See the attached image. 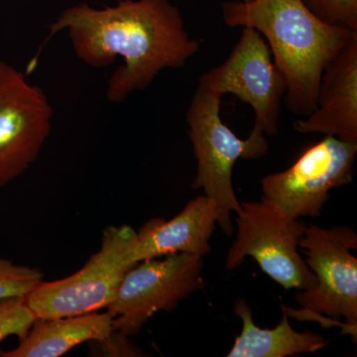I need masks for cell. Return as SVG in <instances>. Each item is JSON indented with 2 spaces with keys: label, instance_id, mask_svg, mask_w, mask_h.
Segmentation results:
<instances>
[{
  "label": "cell",
  "instance_id": "8",
  "mask_svg": "<svg viewBox=\"0 0 357 357\" xmlns=\"http://www.w3.org/2000/svg\"><path fill=\"white\" fill-rule=\"evenodd\" d=\"M356 154L357 143L326 135L307 147L292 166L263 178L262 199L292 218L319 217L330 192L354 180Z\"/></svg>",
  "mask_w": 357,
  "mask_h": 357
},
{
  "label": "cell",
  "instance_id": "6",
  "mask_svg": "<svg viewBox=\"0 0 357 357\" xmlns=\"http://www.w3.org/2000/svg\"><path fill=\"white\" fill-rule=\"evenodd\" d=\"M138 262L124 275L107 307L114 332L132 337L154 314L172 311L204 288L203 257L178 253Z\"/></svg>",
  "mask_w": 357,
  "mask_h": 357
},
{
  "label": "cell",
  "instance_id": "10",
  "mask_svg": "<svg viewBox=\"0 0 357 357\" xmlns=\"http://www.w3.org/2000/svg\"><path fill=\"white\" fill-rule=\"evenodd\" d=\"M53 109L43 89L0 62V187L36 161L52 130Z\"/></svg>",
  "mask_w": 357,
  "mask_h": 357
},
{
  "label": "cell",
  "instance_id": "7",
  "mask_svg": "<svg viewBox=\"0 0 357 357\" xmlns=\"http://www.w3.org/2000/svg\"><path fill=\"white\" fill-rule=\"evenodd\" d=\"M299 248L306 253V263L316 276V284L298 291L296 301L301 316H326V319L356 328L357 325V234L347 227L324 229L311 225L305 229Z\"/></svg>",
  "mask_w": 357,
  "mask_h": 357
},
{
  "label": "cell",
  "instance_id": "16",
  "mask_svg": "<svg viewBox=\"0 0 357 357\" xmlns=\"http://www.w3.org/2000/svg\"><path fill=\"white\" fill-rule=\"evenodd\" d=\"M35 319L25 298L0 301V344L10 337H24Z\"/></svg>",
  "mask_w": 357,
  "mask_h": 357
},
{
  "label": "cell",
  "instance_id": "3",
  "mask_svg": "<svg viewBox=\"0 0 357 357\" xmlns=\"http://www.w3.org/2000/svg\"><path fill=\"white\" fill-rule=\"evenodd\" d=\"M222 96L197 88L187 112L189 136L197 159L195 190L215 204L217 223L227 236L234 234L231 211L241 206L232 184V171L238 159H259L268 153L266 136L252 129L246 139L237 137L220 117Z\"/></svg>",
  "mask_w": 357,
  "mask_h": 357
},
{
  "label": "cell",
  "instance_id": "9",
  "mask_svg": "<svg viewBox=\"0 0 357 357\" xmlns=\"http://www.w3.org/2000/svg\"><path fill=\"white\" fill-rule=\"evenodd\" d=\"M198 86L222 96H236L255 110L253 129L270 137L278 132L281 100L287 84L257 30L243 27L227 60L204 73Z\"/></svg>",
  "mask_w": 357,
  "mask_h": 357
},
{
  "label": "cell",
  "instance_id": "1",
  "mask_svg": "<svg viewBox=\"0 0 357 357\" xmlns=\"http://www.w3.org/2000/svg\"><path fill=\"white\" fill-rule=\"evenodd\" d=\"M64 30L89 67L102 69L123 59L107 83V98L114 103L147 89L162 70L184 67L199 50L170 0H119L102 8L79 4L52 23L47 40Z\"/></svg>",
  "mask_w": 357,
  "mask_h": 357
},
{
  "label": "cell",
  "instance_id": "5",
  "mask_svg": "<svg viewBox=\"0 0 357 357\" xmlns=\"http://www.w3.org/2000/svg\"><path fill=\"white\" fill-rule=\"evenodd\" d=\"M241 206L236 213V241L227 252V269H236L249 256L286 290L312 288L316 276L298 250L307 227L305 223L288 217L265 199L241 203Z\"/></svg>",
  "mask_w": 357,
  "mask_h": 357
},
{
  "label": "cell",
  "instance_id": "4",
  "mask_svg": "<svg viewBox=\"0 0 357 357\" xmlns=\"http://www.w3.org/2000/svg\"><path fill=\"white\" fill-rule=\"evenodd\" d=\"M137 231L129 225H110L102 245L76 273L45 282L33 289L25 302L36 319L77 316L107 309L124 275L134 265Z\"/></svg>",
  "mask_w": 357,
  "mask_h": 357
},
{
  "label": "cell",
  "instance_id": "17",
  "mask_svg": "<svg viewBox=\"0 0 357 357\" xmlns=\"http://www.w3.org/2000/svg\"><path fill=\"white\" fill-rule=\"evenodd\" d=\"M319 20L357 31V0H303Z\"/></svg>",
  "mask_w": 357,
  "mask_h": 357
},
{
  "label": "cell",
  "instance_id": "13",
  "mask_svg": "<svg viewBox=\"0 0 357 357\" xmlns=\"http://www.w3.org/2000/svg\"><path fill=\"white\" fill-rule=\"evenodd\" d=\"M112 333V318L107 312L36 319L17 347L0 352V356L60 357L77 345L100 342Z\"/></svg>",
  "mask_w": 357,
  "mask_h": 357
},
{
  "label": "cell",
  "instance_id": "15",
  "mask_svg": "<svg viewBox=\"0 0 357 357\" xmlns=\"http://www.w3.org/2000/svg\"><path fill=\"white\" fill-rule=\"evenodd\" d=\"M43 277L37 268L0 257V301L25 298L43 281Z\"/></svg>",
  "mask_w": 357,
  "mask_h": 357
},
{
  "label": "cell",
  "instance_id": "2",
  "mask_svg": "<svg viewBox=\"0 0 357 357\" xmlns=\"http://www.w3.org/2000/svg\"><path fill=\"white\" fill-rule=\"evenodd\" d=\"M229 27H251L266 39L275 64L287 84L286 105L306 117L316 109L321 76L357 31L319 20L303 0L225 2Z\"/></svg>",
  "mask_w": 357,
  "mask_h": 357
},
{
  "label": "cell",
  "instance_id": "12",
  "mask_svg": "<svg viewBox=\"0 0 357 357\" xmlns=\"http://www.w3.org/2000/svg\"><path fill=\"white\" fill-rule=\"evenodd\" d=\"M217 225L215 204L206 195L187 204L170 220L152 218L137 231L134 261L188 253L204 257Z\"/></svg>",
  "mask_w": 357,
  "mask_h": 357
},
{
  "label": "cell",
  "instance_id": "18",
  "mask_svg": "<svg viewBox=\"0 0 357 357\" xmlns=\"http://www.w3.org/2000/svg\"><path fill=\"white\" fill-rule=\"evenodd\" d=\"M241 1H248V0H241Z\"/></svg>",
  "mask_w": 357,
  "mask_h": 357
},
{
  "label": "cell",
  "instance_id": "11",
  "mask_svg": "<svg viewBox=\"0 0 357 357\" xmlns=\"http://www.w3.org/2000/svg\"><path fill=\"white\" fill-rule=\"evenodd\" d=\"M294 129L357 143V33L326 66L316 109L294 122Z\"/></svg>",
  "mask_w": 357,
  "mask_h": 357
},
{
  "label": "cell",
  "instance_id": "14",
  "mask_svg": "<svg viewBox=\"0 0 357 357\" xmlns=\"http://www.w3.org/2000/svg\"><path fill=\"white\" fill-rule=\"evenodd\" d=\"M280 323L273 328L255 325L252 311L248 303L238 299L234 303V314L243 321V331L236 338L229 357H287L312 354L324 349L330 340L312 332L294 330L283 306Z\"/></svg>",
  "mask_w": 357,
  "mask_h": 357
}]
</instances>
